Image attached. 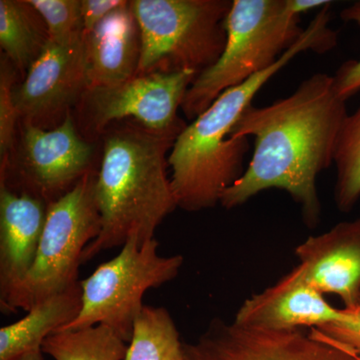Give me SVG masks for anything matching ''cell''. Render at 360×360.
<instances>
[{
    "label": "cell",
    "mask_w": 360,
    "mask_h": 360,
    "mask_svg": "<svg viewBox=\"0 0 360 360\" xmlns=\"http://www.w3.org/2000/svg\"><path fill=\"white\" fill-rule=\"evenodd\" d=\"M179 134L127 127L106 137L94 196L101 229L86 246L82 264L104 250L123 246L132 236L141 245L177 207L168 179L167 153Z\"/></svg>",
    "instance_id": "3957f363"
},
{
    "label": "cell",
    "mask_w": 360,
    "mask_h": 360,
    "mask_svg": "<svg viewBox=\"0 0 360 360\" xmlns=\"http://www.w3.org/2000/svg\"><path fill=\"white\" fill-rule=\"evenodd\" d=\"M184 360H360V355L311 328H248L215 319L195 342L184 343Z\"/></svg>",
    "instance_id": "ba28073f"
},
{
    "label": "cell",
    "mask_w": 360,
    "mask_h": 360,
    "mask_svg": "<svg viewBox=\"0 0 360 360\" xmlns=\"http://www.w3.org/2000/svg\"><path fill=\"white\" fill-rule=\"evenodd\" d=\"M22 144L16 193L32 194L49 205L90 172L94 148L77 134L70 113L51 130L25 122Z\"/></svg>",
    "instance_id": "8fae6325"
},
{
    "label": "cell",
    "mask_w": 360,
    "mask_h": 360,
    "mask_svg": "<svg viewBox=\"0 0 360 360\" xmlns=\"http://www.w3.org/2000/svg\"><path fill=\"white\" fill-rule=\"evenodd\" d=\"M158 246L155 238L141 245L139 238L132 236L117 257L99 265L91 276L80 281L82 310L59 331L101 324L130 342L134 322L144 307V293L172 281L184 264L181 255L160 257Z\"/></svg>",
    "instance_id": "52a82bcc"
},
{
    "label": "cell",
    "mask_w": 360,
    "mask_h": 360,
    "mask_svg": "<svg viewBox=\"0 0 360 360\" xmlns=\"http://www.w3.org/2000/svg\"><path fill=\"white\" fill-rule=\"evenodd\" d=\"M41 350L56 360H124L129 347L112 329L99 324L54 333L45 338Z\"/></svg>",
    "instance_id": "d6986e66"
},
{
    "label": "cell",
    "mask_w": 360,
    "mask_h": 360,
    "mask_svg": "<svg viewBox=\"0 0 360 360\" xmlns=\"http://www.w3.org/2000/svg\"><path fill=\"white\" fill-rule=\"evenodd\" d=\"M84 34L66 42L49 39L25 79L13 90L14 101L25 122L42 123L70 113L89 91Z\"/></svg>",
    "instance_id": "30bf717a"
},
{
    "label": "cell",
    "mask_w": 360,
    "mask_h": 360,
    "mask_svg": "<svg viewBox=\"0 0 360 360\" xmlns=\"http://www.w3.org/2000/svg\"><path fill=\"white\" fill-rule=\"evenodd\" d=\"M333 163L336 206L340 212H348L360 198V108L345 120Z\"/></svg>",
    "instance_id": "ffe728a7"
},
{
    "label": "cell",
    "mask_w": 360,
    "mask_h": 360,
    "mask_svg": "<svg viewBox=\"0 0 360 360\" xmlns=\"http://www.w3.org/2000/svg\"><path fill=\"white\" fill-rule=\"evenodd\" d=\"M39 14L49 39L66 42L84 34L79 0H27Z\"/></svg>",
    "instance_id": "44dd1931"
},
{
    "label": "cell",
    "mask_w": 360,
    "mask_h": 360,
    "mask_svg": "<svg viewBox=\"0 0 360 360\" xmlns=\"http://www.w3.org/2000/svg\"><path fill=\"white\" fill-rule=\"evenodd\" d=\"M89 89L115 86L136 75L141 35L129 1L84 34Z\"/></svg>",
    "instance_id": "9a60e30c"
},
{
    "label": "cell",
    "mask_w": 360,
    "mask_h": 360,
    "mask_svg": "<svg viewBox=\"0 0 360 360\" xmlns=\"http://www.w3.org/2000/svg\"><path fill=\"white\" fill-rule=\"evenodd\" d=\"M347 116V99L338 94L335 77L326 73H315L269 105L251 104L231 137H253L252 158L220 205L232 210L267 189H281L300 206L305 224L315 226L321 213L317 176L335 162Z\"/></svg>",
    "instance_id": "6da1fadb"
},
{
    "label": "cell",
    "mask_w": 360,
    "mask_h": 360,
    "mask_svg": "<svg viewBox=\"0 0 360 360\" xmlns=\"http://www.w3.org/2000/svg\"><path fill=\"white\" fill-rule=\"evenodd\" d=\"M49 39L44 21L27 0H0V45L11 65L30 70Z\"/></svg>",
    "instance_id": "e0dca14e"
},
{
    "label": "cell",
    "mask_w": 360,
    "mask_h": 360,
    "mask_svg": "<svg viewBox=\"0 0 360 360\" xmlns=\"http://www.w3.org/2000/svg\"><path fill=\"white\" fill-rule=\"evenodd\" d=\"M345 319L315 328L326 338L345 345L360 355V307L343 309Z\"/></svg>",
    "instance_id": "cb8c5ba5"
},
{
    "label": "cell",
    "mask_w": 360,
    "mask_h": 360,
    "mask_svg": "<svg viewBox=\"0 0 360 360\" xmlns=\"http://www.w3.org/2000/svg\"><path fill=\"white\" fill-rule=\"evenodd\" d=\"M82 307L80 281L37 303L22 319L0 329V360H15L41 349L45 338L75 321Z\"/></svg>",
    "instance_id": "2e32d148"
},
{
    "label": "cell",
    "mask_w": 360,
    "mask_h": 360,
    "mask_svg": "<svg viewBox=\"0 0 360 360\" xmlns=\"http://www.w3.org/2000/svg\"><path fill=\"white\" fill-rule=\"evenodd\" d=\"M295 252L305 276L322 295H338L345 309L359 305L360 217L310 236Z\"/></svg>",
    "instance_id": "4fadbf2b"
},
{
    "label": "cell",
    "mask_w": 360,
    "mask_h": 360,
    "mask_svg": "<svg viewBox=\"0 0 360 360\" xmlns=\"http://www.w3.org/2000/svg\"><path fill=\"white\" fill-rule=\"evenodd\" d=\"M141 35L136 75L193 70L217 63L226 42L229 0L129 1Z\"/></svg>",
    "instance_id": "5b68a950"
},
{
    "label": "cell",
    "mask_w": 360,
    "mask_h": 360,
    "mask_svg": "<svg viewBox=\"0 0 360 360\" xmlns=\"http://www.w3.org/2000/svg\"><path fill=\"white\" fill-rule=\"evenodd\" d=\"M326 0H233L225 20L226 42L217 63L201 71L187 90L181 110L195 120L225 90L276 65L302 34L300 15Z\"/></svg>",
    "instance_id": "277c9868"
},
{
    "label": "cell",
    "mask_w": 360,
    "mask_h": 360,
    "mask_svg": "<svg viewBox=\"0 0 360 360\" xmlns=\"http://www.w3.org/2000/svg\"><path fill=\"white\" fill-rule=\"evenodd\" d=\"M345 21H352L360 26V1L348 6L340 14ZM336 89L343 98L354 96L360 90V58L348 60L341 65L335 75Z\"/></svg>",
    "instance_id": "603a6c76"
},
{
    "label": "cell",
    "mask_w": 360,
    "mask_h": 360,
    "mask_svg": "<svg viewBox=\"0 0 360 360\" xmlns=\"http://www.w3.org/2000/svg\"><path fill=\"white\" fill-rule=\"evenodd\" d=\"M42 354L44 352H42L41 349L33 350V352L23 354L22 356L18 357L15 360H44Z\"/></svg>",
    "instance_id": "484cf974"
},
{
    "label": "cell",
    "mask_w": 360,
    "mask_h": 360,
    "mask_svg": "<svg viewBox=\"0 0 360 360\" xmlns=\"http://www.w3.org/2000/svg\"><path fill=\"white\" fill-rule=\"evenodd\" d=\"M11 61L2 60L0 70V155L2 167L13 148L16 120L20 117L13 97L14 72Z\"/></svg>",
    "instance_id": "7402d4cb"
},
{
    "label": "cell",
    "mask_w": 360,
    "mask_h": 360,
    "mask_svg": "<svg viewBox=\"0 0 360 360\" xmlns=\"http://www.w3.org/2000/svg\"><path fill=\"white\" fill-rule=\"evenodd\" d=\"M129 1L123 0H82V20L84 34L91 32L110 13Z\"/></svg>",
    "instance_id": "d4e9b609"
},
{
    "label": "cell",
    "mask_w": 360,
    "mask_h": 360,
    "mask_svg": "<svg viewBox=\"0 0 360 360\" xmlns=\"http://www.w3.org/2000/svg\"><path fill=\"white\" fill-rule=\"evenodd\" d=\"M329 9L317 11L276 65L225 90L180 132L167 158L177 207L189 212L214 207L224 191L240 179L250 139L231 137V130L258 91L295 56L307 51L324 53L335 46L338 34L329 27Z\"/></svg>",
    "instance_id": "7a4b0ae2"
},
{
    "label": "cell",
    "mask_w": 360,
    "mask_h": 360,
    "mask_svg": "<svg viewBox=\"0 0 360 360\" xmlns=\"http://www.w3.org/2000/svg\"><path fill=\"white\" fill-rule=\"evenodd\" d=\"M96 174L89 172L65 195L49 203L32 269L11 292L4 314L30 311L37 303L79 283L78 270L86 246L98 236L101 215L94 196Z\"/></svg>",
    "instance_id": "8992f818"
},
{
    "label": "cell",
    "mask_w": 360,
    "mask_h": 360,
    "mask_svg": "<svg viewBox=\"0 0 360 360\" xmlns=\"http://www.w3.org/2000/svg\"><path fill=\"white\" fill-rule=\"evenodd\" d=\"M184 345L169 312L144 305L124 360H184Z\"/></svg>",
    "instance_id": "ac0fdd59"
},
{
    "label": "cell",
    "mask_w": 360,
    "mask_h": 360,
    "mask_svg": "<svg viewBox=\"0 0 360 360\" xmlns=\"http://www.w3.org/2000/svg\"><path fill=\"white\" fill-rule=\"evenodd\" d=\"M198 73L193 70L135 75L115 86L90 89L87 101L92 124L103 129L115 120L132 117L158 134H180L177 110Z\"/></svg>",
    "instance_id": "9c48e42d"
},
{
    "label": "cell",
    "mask_w": 360,
    "mask_h": 360,
    "mask_svg": "<svg viewBox=\"0 0 360 360\" xmlns=\"http://www.w3.org/2000/svg\"><path fill=\"white\" fill-rule=\"evenodd\" d=\"M357 307H360V295H359V305H357Z\"/></svg>",
    "instance_id": "4316f807"
},
{
    "label": "cell",
    "mask_w": 360,
    "mask_h": 360,
    "mask_svg": "<svg viewBox=\"0 0 360 360\" xmlns=\"http://www.w3.org/2000/svg\"><path fill=\"white\" fill-rule=\"evenodd\" d=\"M345 319V309L329 304L298 264L276 284L246 300L233 322L243 328L288 331L319 328Z\"/></svg>",
    "instance_id": "7c38bea8"
},
{
    "label": "cell",
    "mask_w": 360,
    "mask_h": 360,
    "mask_svg": "<svg viewBox=\"0 0 360 360\" xmlns=\"http://www.w3.org/2000/svg\"><path fill=\"white\" fill-rule=\"evenodd\" d=\"M47 205L0 184V305L25 279L37 257Z\"/></svg>",
    "instance_id": "5bb4252c"
}]
</instances>
